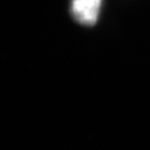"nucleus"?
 Listing matches in <instances>:
<instances>
[{
	"mask_svg": "<svg viewBox=\"0 0 150 150\" xmlns=\"http://www.w3.org/2000/svg\"><path fill=\"white\" fill-rule=\"evenodd\" d=\"M101 0H71L70 13L81 25L93 26L98 20Z\"/></svg>",
	"mask_w": 150,
	"mask_h": 150,
	"instance_id": "obj_1",
	"label": "nucleus"
}]
</instances>
